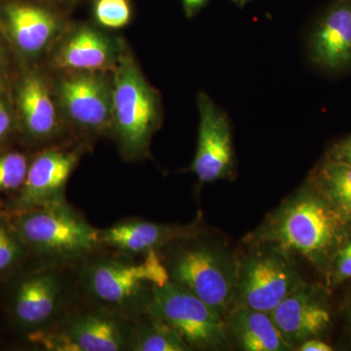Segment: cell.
<instances>
[{"instance_id":"cell-3","label":"cell","mask_w":351,"mask_h":351,"mask_svg":"<svg viewBox=\"0 0 351 351\" xmlns=\"http://www.w3.org/2000/svg\"><path fill=\"white\" fill-rule=\"evenodd\" d=\"M112 137L124 160H143L162 123V105L124 41L112 71Z\"/></svg>"},{"instance_id":"cell-18","label":"cell","mask_w":351,"mask_h":351,"mask_svg":"<svg viewBox=\"0 0 351 351\" xmlns=\"http://www.w3.org/2000/svg\"><path fill=\"white\" fill-rule=\"evenodd\" d=\"M269 313L292 348L317 338L331 322L327 307L315 291L304 283Z\"/></svg>"},{"instance_id":"cell-31","label":"cell","mask_w":351,"mask_h":351,"mask_svg":"<svg viewBox=\"0 0 351 351\" xmlns=\"http://www.w3.org/2000/svg\"><path fill=\"white\" fill-rule=\"evenodd\" d=\"M5 213L9 214L8 212H7L6 210L4 209L3 207L0 206V214H5Z\"/></svg>"},{"instance_id":"cell-4","label":"cell","mask_w":351,"mask_h":351,"mask_svg":"<svg viewBox=\"0 0 351 351\" xmlns=\"http://www.w3.org/2000/svg\"><path fill=\"white\" fill-rule=\"evenodd\" d=\"M34 262L8 280L9 317L27 337L54 326L82 299L77 267Z\"/></svg>"},{"instance_id":"cell-23","label":"cell","mask_w":351,"mask_h":351,"mask_svg":"<svg viewBox=\"0 0 351 351\" xmlns=\"http://www.w3.org/2000/svg\"><path fill=\"white\" fill-rule=\"evenodd\" d=\"M31 160L15 149L0 147V193H16L24 184Z\"/></svg>"},{"instance_id":"cell-10","label":"cell","mask_w":351,"mask_h":351,"mask_svg":"<svg viewBox=\"0 0 351 351\" xmlns=\"http://www.w3.org/2000/svg\"><path fill=\"white\" fill-rule=\"evenodd\" d=\"M107 73H64L55 96L63 119L85 136H112V77Z\"/></svg>"},{"instance_id":"cell-13","label":"cell","mask_w":351,"mask_h":351,"mask_svg":"<svg viewBox=\"0 0 351 351\" xmlns=\"http://www.w3.org/2000/svg\"><path fill=\"white\" fill-rule=\"evenodd\" d=\"M314 66L327 71L351 68V0H332L317 16L307 40Z\"/></svg>"},{"instance_id":"cell-33","label":"cell","mask_w":351,"mask_h":351,"mask_svg":"<svg viewBox=\"0 0 351 351\" xmlns=\"http://www.w3.org/2000/svg\"><path fill=\"white\" fill-rule=\"evenodd\" d=\"M350 321H351V307H350Z\"/></svg>"},{"instance_id":"cell-12","label":"cell","mask_w":351,"mask_h":351,"mask_svg":"<svg viewBox=\"0 0 351 351\" xmlns=\"http://www.w3.org/2000/svg\"><path fill=\"white\" fill-rule=\"evenodd\" d=\"M199 131L197 149L189 171L200 184L230 177L234 169L232 128L228 114L208 95H197Z\"/></svg>"},{"instance_id":"cell-17","label":"cell","mask_w":351,"mask_h":351,"mask_svg":"<svg viewBox=\"0 0 351 351\" xmlns=\"http://www.w3.org/2000/svg\"><path fill=\"white\" fill-rule=\"evenodd\" d=\"M2 25L15 47L27 57L48 49L61 34L63 21L46 6L14 1L2 9Z\"/></svg>"},{"instance_id":"cell-24","label":"cell","mask_w":351,"mask_h":351,"mask_svg":"<svg viewBox=\"0 0 351 351\" xmlns=\"http://www.w3.org/2000/svg\"><path fill=\"white\" fill-rule=\"evenodd\" d=\"M95 20L108 29H121L129 24L132 17L130 0H95Z\"/></svg>"},{"instance_id":"cell-22","label":"cell","mask_w":351,"mask_h":351,"mask_svg":"<svg viewBox=\"0 0 351 351\" xmlns=\"http://www.w3.org/2000/svg\"><path fill=\"white\" fill-rule=\"evenodd\" d=\"M31 260V254L9 214H0V282L8 281Z\"/></svg>"},{"instance_id":"cell-29","label":"cell","mask_w":351,"mask_h":351,"mask_svg":"<svg viewBox=\"0 0 351 351\" xmlns=\"http://www.w3.org/2000/svg\"><path fill=\"white\" fill-rule=\"evenodd\" d=\"M208 1L209 0H182V3L184 13L189 18H191L199 12L201 9L206 5Z\"/></svg>"},{"instance_id":"cell-8","label":"cell","mask_w":351,"mask_h":351,"mask_svg":"<svg viewBox=\"0 0 351 351\" xmlns=\"http://www.w3.org/2000/svg\"><path fill=\"white\" fill-rule=\"evenodd\" d=\"M145 313L169 324L191 350L230 348L223 316L179 284L169 280L154 287Z\"/></svg>"},{"instance_id":"cell-19","label":"cell","mask_w":351,"mask_h":351,"mask_svg":"<svg viewBox=\"0 0 351 351\" xmlns=\"http://www.w3.org/2000/svg\"><path fill=\"white\" fill-rule=\"evenodd\" d=\"M230 331L246 351H287L293 348L283 338L269 313L240 306L230 318Z\"/></svg>"},{"instance_id":"cell-32","label":"cell","mask_w":351,"mask_h":351,"mask_svg":"<svg viewBox=\"0 0 351 351\" xmlns=\"http://www.w3.org/2000/svg\"><path fill=\"white\" fill-rule=\"evenodd\" d=\"M59 1L71 2V1H75V0H59Z\"/></svg>"},{"instance_id":"cell-2","label":"cell","mask_w":351,"mask_h":351,"mask_svg":"<svg viewBox=\"0 0 351 351\" xmlns=\"http://www.w3.org/2000/svg\"><path fill=\"white\" fill-rule=\"evenodd\" d=\"M346 239V217L313 188L300 191L270 217L255 239L323 265Z\"/></svg>"},{"instance_id":"cell-27","label":"cell","mask_w":351,"mask_h":351,"mask_svg":"<svg viewBox=\"0 0 351 351\" xmlns=\"http://www.w3.org/2000/svg\"><path fill=\"white\" fill-rule=\"evenodd\" d=\"M328 160L338 161L351 165V136L332 147Z\"/></svg>"},{"instance_id":"cell-9","label":"cell","mask_w":351,"mask_h":351,"mask_svg":"<svg viewBox=\"0 0 351 351\" xmlns=\"http://www.w3.org/2000/svg\"><path fill=\"white\" fill-rule=\"evenodd\" d=\"M84 152L80 142L44 147L29 162L23 186L2 207L11 216L66 202V186Z\"/></svg>"},{"instance_id":"cell-30","label":"cell","mask_w":351,"mask_h":351,"mask_svg":"<svg viewBox=\"0 0 351 351\" xmlns=\"http://www.w3.org/2000/svg\"><path fill=\"white\" fill-rule=\"evenodd\" d=\"M4 66H5V53H4L3 44L0 39V75L3 73Z\"/></svg>"},{"instance_id":"cell-1","label":"cell","mask_w":351,"mask_h":351,"mask_svg":"<svg viewBox=\"0 0 351 351\" xmlns=\"http://www.w3.org/2000/svg\"><path fill=\"white\" fill-rule=\"evenodd\" d=\"M77 277L82 300L131 319L147 311L154 287L170 280L158 252L134 257L104 247L77 265Z\"/></svg>"},{"instance_id":"cell-6","label":"cell","mask_w":351,"mask_h":351,"mask_svg":"<svg viewBox=\"0 0 351 351\" xmlns=\"http://www.w3.org/2000/svg\"><path fill=\"white\" fill-rule=\"evenodd\" d=\"M199 234L176 240L160 256L170 281L188 289L223 317L235 301L239 265L225 252L199 241Z\"/></svg>"},{"instance_id":"cell-15","label":"cell","mask_w":351,"mask_h":351,"mask_svg":"<svg viewBox=\"0 0 351 351\" xmlns=\"http://www.w3.org/2000/svg\"><path fill=\"white\" fill-rule=\"evenodd\" d=\"M121 45L122 40L112 39L92 25H78L58 44L53 66L64 73H112Z\"/></svg>"},{"instance_id":"cell-21","label":"cell","mask_w":351,"mask_h":351,"mask_svg":"<svg viewBox=\"0 0 351 351\" xmlns=\"http://www.w3.org/2000/svg\"><path fill=\"white\" fill-rule=\"evenodd\" d=\"M134 322L131 351L191 350L179 332L151 314H141Z\"/></svg>"},{"instance_id":"cell-25","label":"cell","mask_w":351,"mask_h":351,"mask_svg":"<svg viewBox=\"0 0 351 351\" xmlns=\"http://www.w3.org/2000/svg\"><path fill=\"white\" fill-rule=\"evenodd\" d=\"M17 128L15 117L5 98L0 94V147L5 144Z\"/></svg>"},{"instance_id":"cell-7","label":"cell","mask_w":351,"mask_h":351,"mask_svg":"<svg viewBox=\"0 0 351 351\" xmlns=\"http://www.w3.org/2000/svg\"><path fill=\"white\" fill-rule=\"evenodd\" d=\"M134 319L80 299L57 324L27 336L51 351H131Z\"/></svg>"},{"instance_id":"cell-14","label":"cell","mask_w":351,"mask_h":351,"mask_svg":"<svg viewBox=\"0 0 351 351\" xmlns=\"http://www.w3.org/2000/svg\"><path fill=\"white\" fill-rule=\"evenodd\" d=\"M17 107L21 129L27 141L45 147L60 143L64 133L63 117L59 113L54 90L43 75L32 71L22 78L17 90Z\"/></svg>"},{"instance_id":"cell-11","label":"cell","mask_w":351,"mask_h":351,"mask_svg":"<svg viewBox=\"0 0 351 351\" xmlns=\"http://www.w3.org/2000/svg\"><path fill=\"white\" fill-rule=\"evenodd\" d=\"M302 284L286 252L274 246L255 252L239 265L235 301L270 313Z\"/></svg>"},{"instance_id":"cell-26","label":"cell","mask_w":351,"mask_h":351,"mask_svg":"<svg viewBox=\"0 0 351 351\" xmlns=\"http://www.w3.org/2000/svg\"><path fill=\"white\" fill-rule=\"evenodd\" d=\"M336 258V278L339 281L351 277V241L339 249Z\"/></svg>"},{"instance_id":"cell-28","label":"cell","mask_w":351,"mask_h":351,"mask_svg":"<svg viewBox=\"0 0 351 351\" xmlns=\"http://www.w3.org/2000/svg\"><path fill=\"white\" fill-rule=\"evenodd\" d=\"M300 351H331L332 346L316 338L306 339L298 346Z\"/></svg>"},{"instance_id":"cell-16","label":"cell","mask_w":351,"mask_h":351,"mask_svg":"<svg viewBox=\"0 0 351 351\" xmlns=\"http://www.w3.org/2000/svg\"><path fill=\"white\" fill-rule=\"evenodd\" d=\"M200 232L197 223L171 225L140 218H129L112 226L98 228L101 247L134 257H142L151 252L160 253L176 240Z\"/></svg>"},{"instance_id":"cell-5","label":"cell","mask_w":351,"mask_h":351,"mask_svg":"<svg viewBox=\"0 0 351 351\" xmlns=\"http://www.w3.org/2000/svg\"><path fill=\"white\" fill-rule=\"evenodd\" d=\"M10 217L36 262L77 267L101 247L98 228L68 201Z\"/></svg>"},{"instance_id":"cell-20","label":"cell","mask_w":351,"mask_h":351,"mask_svg":"<svg viewBox=\"0 0 351 351\" xmlns=\"http://www.w3.org/2000/svg\"><path fill=\"white\" fill-rule=\"evenodd\" d=\"M311 188L346 218L351 217V165L327 160L311 176Z\"/></svg>"}]
</instances>
